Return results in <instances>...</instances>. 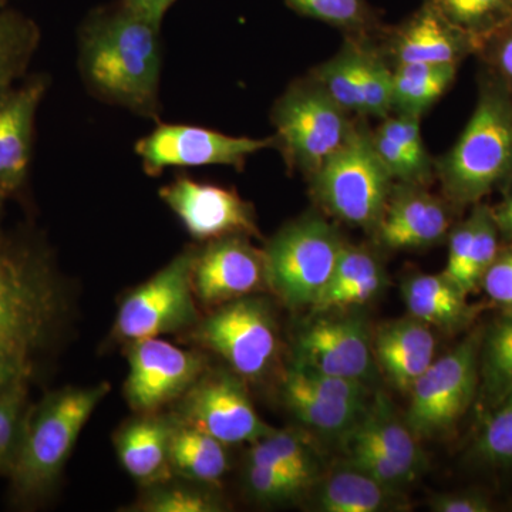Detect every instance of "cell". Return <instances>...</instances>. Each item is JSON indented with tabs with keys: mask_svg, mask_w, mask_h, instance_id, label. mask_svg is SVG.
Wrapping results in <instances>:
<instances>
[{
	"mask_svg": "<svg viewBox=\"0 0 512 512\" xmlns=\"http://www.w3.org/2000/svg\"><path fill=\"white\" fill-rule=\"evenodd\" d=\"M77 64L87 92L143 119L161 116V26L123 0L97 6L77 35Z\"/></svg>",
	"mask_w": 512,
	"mask_h": 512,
	"instance_id": "cell-1",
	"label": "cell"
},
{
	"mask_svg": "<svg viewBox=\"0 0 512 512\" xmlns=\"http://www.w3.org/2000/svg\"><path fill=\"white\" fill-rule=\"evenodd\" d=\"M63 302L46 252L6 238L0 248V393L33 382L55 340Z\"/></svg>",
	"mask_w": 512,
	"mask_h": 512,
	"instance_id": "cell-2",
	"label": "cell"
},
{
	"mask_svg": "<svg viewBox=\"0 0 512 512\" xmlns=\"http://www.w3.org/2000/svg\"><path fill=\"white\" fill-rule=\"evenodd\" d=\"M109 392L107 383L66 387L29 406L6 473L13 504L33 507L53 493L83 427Z\"/></svg>",
	"mask_w": 512,
	"mask_h": 512,
	"instance_id": "cell-3",
	"label": "cell"
},
{
	"mask_svg": "<svg viewBox=\"0 0 512 512\" xmlns=\"http://www.w3.org/2000/svg\"><path fill=\"white\" fill-rule=\"evenodd\" d=\"M434 175L454 207L512 185V99L490 74L481 77L476 109L457 143L434 161Z\"/></svg>",
	"mask_w": 512,
	"mask_h": 512,
	"instance_id": "cell-4",
	"label": "cell"
},
{
	"mask_svg": "<svg viewBox=\"0 0 512 512\" xmlns=\"http://www.w3.org/2000/svg\"><path fill=\"white\" fill-rule=\"evenodd\" d=\"M320 207L336 220L375 231L393 188V178L377 156L372 130L362 117L348 140L309 177Z\"/></svg>",
	"mask_w": 512,
	"mask_h": 512,
	"instance_id": "cell-5",
	"label": "cell"
},
{
	"mask_svg": "<svg viewBox=\"0 0 512 512\" xmlns=\"http://www.w3.org/2000/svg\"><path fill=\"white\" fill-rule=\"evenodd\" d=\"M276 150L293 170L311 177L348 140L355 119L308 74L275 101Z\"/></svg>",
	"mask_w": 512,
	"mask_h": 512,
	"instance_id": "cell-6",
	"label": "cell"
},
{
	"mask_svg": "<svg viewBox=\"0 0 512 512\" xmlns=\"http://www.w3.org/2000/svg\"><path fill=\"white\" fill-rule=\"evenodd\" d=\"M345 245L338 229L318 215L285 225L264 249L268 288L292 309L312 308Z\"/></svg>",
	"mask_w": 512,
	"mask_h": 512,
	"instance_id": "cell-7",
	"label": "cell"
},
{
	"mask_svg": "<svg viewBox=\"0 0 512 512\" xmlns=\"http://www.w3.org/2000/svg\"><path fill=\"white\" fill-rule=\"evenodd\" d=\"M483 332L471 333L447 355L434 360L410 390L406 423L417 439L453 429L473 403L480 377Z\"/></svg>",
	"mask_w": 512,
	"mask_h": 512,
	"instance_id": "cell-8",
	"label": "cell"
},
{
	"mask_svg": "<svg viewBox=\"0 0 512 512\" xmlns=\"http://www.w3.org/2000/svg\"><path fill=\"white\" fill-rule=\"evenodd\" d=\"M195 254V249L181 252L147 282L128 293L117 313L119 338L128 342L158 338L194 328L200 322L192 282Z\"/></svg>",
	"mask_w": 512,
	"mask_h": 512,
	"instance_id": "cell-9",
	"label": "cell"
},
{
	"mask_svg": "<svg viewBox=\"0 0 512 512\" xmlns=\"http://www.w3.org/2000/svg\"><path fill=\"white\" fill-rule=\"evenodd\" d=\"M276 148V137H235L192 124L158 123L134 146L144 173L158 177L170 168L232 167L242 170L248 158Z\"/></svg>",
	"mask_w": 512,
	"mask_h": 512,
	"instance_id": "cell-10",
	"label": "cell"
},
{
	"mask_svg": "<svg viewBox=\"0 0 512 512\" xmlns=\"http://www.w3.org/2000/svg\"><path fill=\"white\" fill-rule=\"evenodd\" d=\"M194 328L192 339L221 356L239 377L259 379L275 362L278 332L262 299L247 296L222 303Z\"/></svg>",
	"mask_w": 512,
	"mask_h": 512,
	"instance_id": "cell-11",
	"label": "cell"
},
{
	"mask_svg": "<svg viewBox=\"0 0 512 512\" xmlns=\"http://www.w3.org/2000/svg\"><path fill=\"white\" fill-rule=\"evenodd\" d=\"M175 421L204 431L225 446L255 443L272 430L256 413L239 376L224 372L204 373L192 384L181 397Z\"/></svg>",
	"mask_w": 512,
	"mask_h": 512,
	"instance_id": "cell-12",
	"label": "cell"
},
{
	"mask_svg": "<svg viewBox=\"0 0 512 512\" xmlns=\"http://www.w3.org/2000/svg\"><path fill=\"white\" fill-rule=\"evenodd\" d=\"M205 373L204 357L160 338L131 342L126 399L138 413L157 412L181 399Z\"/></svg>",
	"mask_w": 512,
	"mask_h": 512,
	"instance_id": "cell-13",
	"label": "cell"
},
{
	"mask_svg": "<svg viewBox=\"0 0 512 512\" xmlns=\"http://www.w3.org/2000/svg\"><path fill=\"white\" fill-rule=\"evenodd\" d=\"M158 195L197 241L259 235L251 204L229 188L180 175L161 187Z\"/></svg>",
	"mask_w": 512,
	"mask_h": 512,
	"instance_id": "cell-14",
	"label": "cell"
},
{
	"mask_svg": "<svg viewBox=\"0 0 512 512\" xmlns=\"http://www.w3.org/2000/svg\"><path fill=\"white\" fill-rule=\"evenodd\" d=\"M245 235L208 241L195 254L192 282L198 298L208 305H222L247 298L268 288L264 251Z\"/></svg>",
	"mask_w": 512,
	"mask_h": 512,
	"instance_id": "cell-15",
	"label": "cell"
},
{
	"mask_svg": "<svg viewBox=\"0 0 512 512\" xmlns=\"http://www.w3.org/2000/svg\"><path fill=\"white\" fill-rule=\"evenodd\" d=\"M47 87L42 74L0 87V195L6 200L28 181L37 110Z\"/></svg>",
	"mask_w": 512,
	"mask_h": 512,
	"instance_id": "cell-16",
	"label": "cell"
},
{
	"mask_svg": "<svg viewBox=\"0 0 512 512\" xmlns=\"http://www.w3.org/2000/svg\"><path fill=\"white\" fill-rule=\"evenodd\" d=\"M295 363L365 382L373 370V343L365 322L353 316L313 320L296 338Z\"/></svg>",
	"mask_w": 512,
	"mask_h": 512,
	"instance_id": "cell-17",
	"label": "cell"
},
{
	"mask_svg": "<svg viewBox=\"0 0 512 512\" xmlns=\"http://www.w3.org/2000/svg\"><path fill=\"white\" fill-rule=\"evenodd\" d=\"M451 205L446 197L431 194L427 185L394 183L373 232L380 245L393 251L434 247L450 234Z\"/></svg>",
	"mask_w": 512,
	"mask_h": 512,
	"instance_id": "cell-18",
	"label": "cell"
},
{
	"mask_svg": "<svg viewBox=\"0 0 512 512\" xmlns=\"http://www.w3.org/2000/svg\"><path fill=\"white\" fill-rule=\"evenodd\" d=\"M377 47L390 66L406 63L460 64L476 46L429 5L423 3L394 28H383ZM377 43V42H376Z\"/></svg>",
	"mask_w": 512,
	"mask_h": 512,
	"instance_id": "cell-19",
	"label": "cell"
},
{
	"mask_svg": "<svg viewBox=\"0 0 512 512\" xmlns=\"http://www.w3.org/2000/svg\"><path fill=\"white\" fill-rule=\"evenodd\" d=\"M373 353L390 383L410 392L434 362L436 338L429 325L410 316L383 326L373 343Z\"/></svg>",
	"mask_w": 512,
	"mask_h": 512,
	"instance_id": "cell-20",
	"label": "cell"
},
{
	"mask_svg": "<svg viewBox=\"0 0 512 512\" xmlns=\"http://www.w3.org/2000/svg\"><path fill=\"white\" fill-rule=\"evenodd\" d=\"M175 420L146 416L131 420L117 433V456L134 480L146 485L167 481Z\"/></svg>",
	"mask_w": 512,
	"mask_h": 512,
	"instance_id": "cell-21",
	"label": "cell"
},
{
	"mask_svg": "<svg viewBox=\"0 0 512 512\" xmlns=\"http://www.w3.org/2000/svg\"><path fill=\"white\" fill-rule=\"evenodd\" d=\"M346 437L382 451L413 478H416L424 466L417 437L407 426L406 420H399L394 414L392 403L382 394L367 406L362 419L357 421Z\"/></svg>",
	"mask_w": 512,
	"mask_h": 512,
	"instance_id": "cell-22",
	"label": "cell"
},
{
	"mask_svg": "<svg viewBox=\"0 0 512 512\" xmlns=\"http://www.w3.org/2000/svg\"><path fill=\"white\" fill-rule=\"evenodd\" d=\"M384 272L376 256L365 248L346 244L325 291L312 306L315 312L363 305L382 291Z\"/></svg>",
	"mask_w": 512,
	"mask_h": 512,
	"instance_id": "cell-23",
	"label": "cell"
},
{
	"mask_svg": "<svg viewBox=\"0 0 512 512\" xmlns=\"http://www.w3.org/2000/svg\"><path fill=\"white\" fill-rule=\"evenodd\" d=\"M402 296L410 316L429 326L456 330L473 316L466 293L443 274L412 276L404 282Z\"/></svg>",
	"mask_w": 512,
	"mask_h": 512,
	"instance_id": "cell-24",
	"label": "cell"
},
{
	"mask_svg": "<svg viewBox=\"0 0 512 512\" xmlns=\"http://www.w3.org/2000/svg\"><path fill=\"white\" fill-rule=\"evenodd\" d=\"M282 394L296 419L322 433L348 434L367 410V407L336 402L316 392L296 366L286 372Z\"/></svg>",
	"mask_w": 512,
	"mask_h": 512,
	"instance_id": "cell-25",
	"label": "cell"
},
{
	"mask_svg": "<svg viewBox=\"0 0 512 512\" xmlns=\"http://www.w3.org/2000/svg\"><path fill=\"white\" fill-rule=\"evenodd\" d=\"M393 72L394 114L421 119L453 86L456 64H396Z\"/></svg>",
	"mask_w": 512,
	"mask_h": 512,
	"instance_id": "cell-26",
	"label": "cell"
},
{
	"mask_svg": "<svg viewBox=\"0 0 512 512\" xmlns=\"http://www.w3.org/2000/svg\"><path fill=\"white\" fill-rule=\"evenodd\" d=\"M170 464L171 470L185 480L215 484L227 474L229 458L225 444L220 440L175 421L170 443Z\"/></svg>",
	"mask_w": 512,
	"mask_h": 512,
	"instance_id": "cell-27",
	"label": "cell"
},
{
	"mask_svg": "<svg viewBox=\"0 0 512 512\" xmlns=\"http://www.w3.org/2000/svg\"><path fill=\"white\" fill-rule=\"evenodd\" d=\"M392 488L359 468L350 466L332 474L318 494V510L325 512H379L392 500Z\"/></svg>",
	"mask_w": 512,
	"mask_h": 512,
	"instance_id": "cell-28",
	"label": "cell"
},
{
	"mask_svg": "<svg viewBox=\"0 0 512 512\" xmlns=\"http://www.w3.org/2000/svg\"><path fill=\"white\" fill-rule=\"evenodd\" d=\"M476 46L512 20V0H423Z\"/></svg>",
	"mask_w": 512,
	"mask_h": 512,
	"instance_id": "cell-29",
	"label": "cell"
},
{
	"mask_svg": "<svg viewBox=\"0 0 512 512\" xmlns=\"http://www.w3.org/2000/svg\"><path fill=\"white\" fill-rule=\"evenodd\" d=\"M299 15L345 33L346 39L375 40L383 29L375 9L367 0H285Z\"/></svg>",
	"mask_w": 512,
	"mask_h": 512,
	"instance_id": "cell-30",
	"label": "cell"
},
{
	"mask_svg": "<svg viewBox=\"0 0 512 512\" xmlns=\"http://www.w3.org/2000/svg\"><path fill=\"white\" fill-rule=\"evenodd\" d=\"M480 376L485 399L494 407L512 392V309L483 333Z\"/></svg>",
	"mask_w": 512,
	"mask_h": 512,
	"instance_id": "cell-31",
	"label": "cell"
},
{
	"mask_svg": "<svg viewBox=\"0 0 512 512\" xmlns=\"http://www.w3.org/2000/svg\"><path fill=\"white\" fill-rule=\"evenodd\" d=\"M39 43L35 20L18 10H0V87L25 77Z\"/></svg>",
	"mask_w": 512,
	"mask_h": 512,
	"instance_id": "cell-32",
	"label": "cell"
},
{
	"mask_svg": "<svg viewBox=\"0 0 512 512\" xmlns=\"http://www.w3.org/2000/svg\"><path fill=\"white\" fill-rule=\"evenodd\" d=\"M251 463L274 468L286 476L298 478L311 484L315 478L316 464L305 441L288 430L269 431L262 439L256 440L249 460Z\"/></svg>",
	"mask_w": 512,
	"mask_h": 512,
	"instance_id": "cell-33",
	"label": "cell"
},
{
	"mask_svg": "<svg viewBox=\"0 0 512 512\" xmlns=\"http://www.w3.org/2000/svg\"><path fill=\"white\" fill-rule=\"evenodd\" d=\"M309 74L346 113L362 117V94L357 76L356 43L353 40L346 39L338 55L319 64Z\"/></svg>",
	"mask_w": 512,
	"mask_h": 512,
	"instance_id": "cell-34",
	"label": "cell"
},
{
	"mask_svg": "<svg viewBox=\"0 0 512 512\" xmlns=\"http://www.w3.org/2000/svg\"><path fill=\"white\" fill-rule=\"evenodd\" d=\"M471 214L474 217V235L463 284V291L467 296L480 288L484 275L497 258L501 235L493 208L478 202Z\"/></svg>",
	"mask_w": 512,
	"mask_h": 512,
	"instance_id": "cell-35",
	"label": "cell"
},
{
	"mask_svg": "<svg viewBox=\"0 0 512 512\" xmlns=\"http://www.w3.org/2000/svg\"><path fill=\"white\" fill-rule=\"evenodd\" d=\"M157 485V484H156ZM222 505L214 495L187 484L158 483L138 501L136 511L144 512H215Z\"/></svg>",
	"mask_w": 512,
	"mask_h": 512,
	"instance_id": "cell-36",
	"label": "cell"
},
{
	"mask_svg": "<svg viewBox=\"0 0 512 512\" xmlns=\"http://www.w3.org/2000/svg\"><path fill=\"white\" fill-rule=\"evenodd\" d=\"M480 460L493 466H512V392L494 407L474 448Z\"/></svg>",
	"mask_w": 512,
	"mask_h": 512,
	"instance_id": "cell-37",
	"label": "cell"
},
{
	"mask_svg": "<svg viewBox=\"0 0 512 512\" xmlns=\"http://www.w3.org/2000/svg\"><path fill=\"white\" fill-rule=\"evenodd\" d=\"M29 387L16 386L0 393V473H8L29 409Z\"/></svg>",
	"mask_w": 512,
	"mask_h": 512,
	"instance_id": "cell-38",
	"label": "cell"
},
{
	"mask_svg": "<svg viewBox=\"0 0 512 512\" xmlns=\"http://www.w3.org/2000/svg\"><path fill=\"white\" fill-rule=\"evenodd\" d=\"M348 453L350 466L359 468L360 471L375 478L379 483L386 485L387 488L396 490L400 485L414 480L403 467L390 460L386 454L376 450V448L367 446L362 441L349 439L348 437Z\"/></svg>",
	"mask_w": 512,
	"mask_h": 512,
	"instance_id": "cell-39",
	"label": "cell"
},
{
	"mask_svg": "<svg viewBox=\"0 0 512 512\" xmlns=\"http://www.w3.org/2000/svg\"><path fill=\"white\" fill-rule=\"evenodd\" d=\"M420 120L417 117L394 114V116H387L386 119H383L375 131L384 137L390 138L409 154L414 163L434 175V161L431 160L427 148L424 146L420 131Z\"/></svg>",
	"mask_w": 512,
	"mask_h": 512,
	"instance_id": "cell-40",
	"label": "cell"
},
{
	"mask_svg": "<svg viewBox=\"0 0 512 512\" xmlns=\"http://www.w3.org/2000/svg\"><path fill=\"white\" fill-rule=\"evenodd\" d=\"M247 481L256 497L264 501H284L301 493L308 484L284 473L248 461Z\"/></svg>",
	"mask_w": 512,
	"mask_h": 512,
	"instance_id": "cell-41",
	"label": "cell"
},
{
	"mask_svg": "<svg viewBox=\"0 0 512 512\" xmlns=\"http://www.w3.org/2000/svg\"><path fill=\"white\" fill-rule=\"evenodd\" d=\"M476 55L487 66V74L504 87L512 99V20L494 33Z\"/></svg>",
	"mask_w": 512,
	"mask_h": 512,
	"instance_id": "cell-42",
	"label": "cell"
},
{
	"mask_svg": "<svg viewBox=\"0 0 512 512\" xmlns=\"http://www.w3.org/2000/svg\"><path fill=\"white\" fill-rule=\"evenodd\" d=\"M448 237V259L446 269L443 275L448 281L453 282L463 291L464 275L468 264V256H470L471 242L474 235V217L473 214L468 215L466 221L460 222L450 231Z\"/></svg>",
	"mask_w": 512,
	"mask_h": 512,
	"instance_id": "cell-43",
	"label": "cell"
},
{
	"mask_svg": "<svg viewBox=\"0 0 512 512\" xmlns=\"http://www.w3.org/2000/svg\"><path fill=\"white\" fill-rule=\"evenodd\" d=\"M480 288L484 289L491 301L512 309V248L500 249Z\"/></svg>",
	"mask_w": 512,
	"mask_h": 512,
	"instance_id": "cell-44",
	"label": "cell"
},
{
	"mask_svg": "<svg viewBox=\"0 0 512 512\" xmlns=\"http://www.w3.org/2000/svg\"><path fill=\"white\" fill-rule=\"evenodd\" d=\"M430 508L436 512H490V501L480 493L439 494L431 500Z\"/></svg>",
	"mask_w": 512,
	"mask_h": 512,
	"instance_id": "cell-45",
	"label": "cell"
},
{
	"mask_svg": "<svg viewBox=\"0 0 512 512\" xmlns=\"http://www.w3.org/2000/svg\"><path fill=\"white\" fill-rule=\"evenodd\" d=\"M175 2L177 0H123L128 8L160 26Z\"/></svg>",
	"mask_w": 512,
	"mask_h": 512,
	"instance_id": "cell-46",
	"label": "cell"
},
{
	"mask_svg": "<svg viewBox=\"0 0 512 512\" xmlns=\"http://www.w3.org/2000/svg\"><path fill=\"white\" fill-rule=\"evenodd\" d=\"M493 214L501 234L512 239V188L503 202L493 208Z\"/></svg>",
	"mask_w": 512,
	"mask_h": 512,
	"instance_id": "cell-47",
	"label": "cell"
},
{
	"mask_svg": "<svg viewBox=\"0 0 512 512\" xmlns=\"http://www.w3.org/2000/svg\"><path fill=\"white\" fill-rule=\"evenodd\" d=\"M6 201L8 200H6L5 197H2V195H0V248L3 247V244H5L6 241V237L5 235H3L2 231L3 205H5Z\"/></svg>",
	"mask_w": 512,
	"mask_h": 512,
	"instance_id": "cell-48",
	"label": "cell"
},
{
	"mask_svg": "<svg viewBox=\"0 0 512 512\" xmlns=\"http://www.w3.org/2000/svg\"><path fill=\"white\" fill-rule=\"evenodd\" d=\"M6 8V0H0V10Z\"/></svg>",
	"mask_w": 512,
	"mask_h": 512,
	"instance_id": "cell-49",
	"label": "cell"
}]
</instances>
